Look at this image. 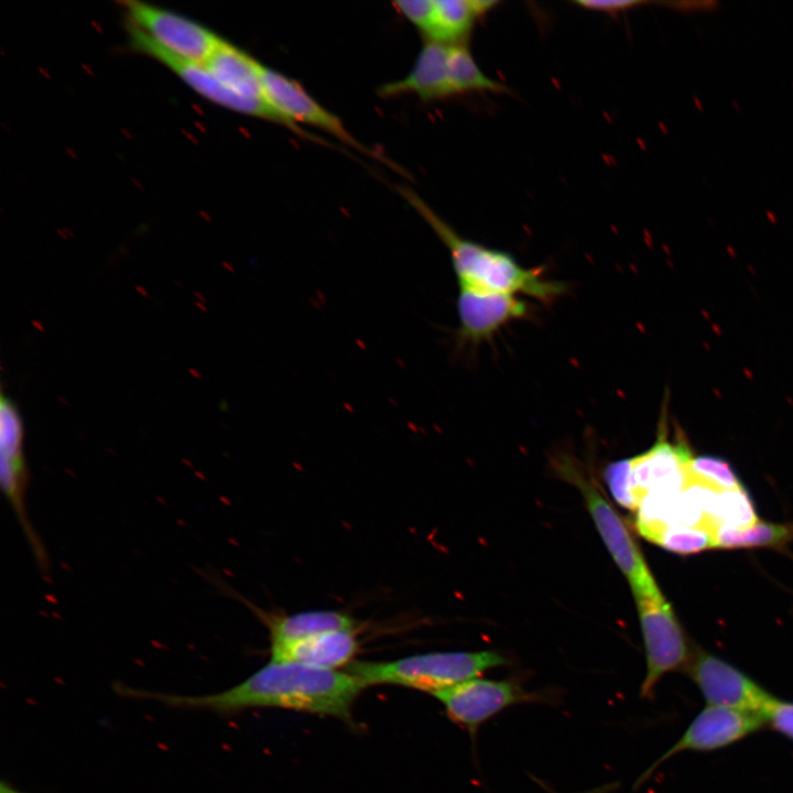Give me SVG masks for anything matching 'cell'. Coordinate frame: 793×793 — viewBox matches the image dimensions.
<instances>
[{
  "label": "cell",
  "instance_id": "cell-1",
  "mask_svg": "<svg viewBox=\"0 0 793 793\" xmlns=\"http://www.w3.org/2000/svg\"><path fill=\"white\" fill-rule=\"evenodd\" d=\"M365 686L352 674L294 662L270 660L239 684L203 695H181L115 684L117 694L169 707L233 714L249 708H283L351 720L352 706Z\"/></svg>",
  "mask_w": 793,
  "mask_h": 793
},
{
  "label": "cell",
  "instance_id": "cell-2",
  "mask_svg": "<svg viewBox=\"0 0 793 793\" xmlns=\"http://www.w3.org/2000/svg\"><path fill=\"white\" fill-rule=\"evenodd\" d=\"M400 193L448 249L458 286L524 295L543 303L565 292L566 285L545 279L541 268H524L510 253L460 236L413 191L402 187Z\"/></svg>",
  "mask_w": 793,
  "mask_h": 793
},
{
  "label": "cell",
  "instance_id": "cell-3",
  "mask_svg": "<svg viewBox=\"0 0 793 793\" xmlns=\"http://www.w3.org/2000/svg\"><path fill=\"white\" fill-rule=\"evenodd\" d=\"M507 663L495 651L430 652L387 662L354 661L348 672L365 687L388 684L434 695Z\"/></svg>",
  "mask_w": 793,
  "mask_h": 793
},
{
  "label": "cell",
  "instance_id": "cell-4",
  "mask_svg": "<svg viewBox=\"0 0 793 793\" xmlns=\"http://www.w3.org/2000/svg\"><path fill=\"white\" fill-rule=\"evenodd\" d=\"M643 636L647 673L640 687L642 698H652L660 680L688 665L692 655L677 618L660 588L633 594Z\"/></svg>",
  "mask_w": 793,
  "mask_h": 793
},
{
  "label": "cell",
  "instance_id": "cell-5",
  "mask_svg": "<svg viewBox=\"0 0 793 793\" xmlns=\"http://www.w3.org/2000/svg\"><path fill=\"white\" fill-rule=\"evenodd\" d=\"M561 475L582 492L593 521L615 563L633 594L659 588L642 553L620 515L600 492L594 480L571 461L558 467Z\"/></svg>",
  "mask_w": 793,
  "mask_h": 793
},
{
  "label": "cell",
  "instance_id": "cell-6",
  "mask_svg": "<svg viewBox=\"0 0 793 793\" xmlns=\"http://www.w3.org/2000/svg\"><path fill=\"white\" fill-rule=\"evenodd\" d=\"M127 30L134 51L164 65L203 98L232 111L281 124L302 138L307 137L306 130L289 119L269 101L247 98L231 91L214 77L205 64L178 57L161 48L131 25L127 24Z\"/></svg>",
  "mask_w": 793,
  "mask_h": 793
},
{
  "label": "cell",
  "instance_id": "cell-7",
  "mask_svg": "<svg viewBox=\"0 0 793 793\" xmlns=\"http://www.w3.org/2000/svg\"><path fill=\"white\" fill-rule=\"evenodd\" d=\"M448 718L475 738L481 725L507 708L524 703H552L554 696L529 692L512 681L471 678L434 694Z\"/></svg>",
  "mask_w": 793,
  "mask_h": 793
},
{
  "label": "cell",
  "instance_id": "cell-8",
  "mask_svg": "<svg viewBox=\"0 0 793 793\" xmlns=\"http://www.w3.org/2000/svg\"><path fill=\"white\" fill-rule=\"evenodd\" d=\"M120 3L128 25L178 57L205 64L222 41L206 26L176 12L135 0Z\"/></svg>",
  "mask_w": 793,
  "mask_h": 793
},
{
  "label": "cell",
  "instance_id": "cell-9",
  "mask_svg": "<svg viewBox=\"0 0 793 793\" xmlns=\"http://www.w3.org/2000/svg\"><path fill=\"white\" fill-rule=\"evenodd\" d=\"M662 414L655 443L647 452L629 458V485L637 509L650 493L678 492L688 484L692 453L684 439H669L665 413Z\"/></svg>",
  "mask_w": 793,
  "mask_h": 793
},
{
  "label": "cell",
  "instance_id": "cell-10",
  "mask_svg": "<svg viewBox=\"0 0 793 793\" xmlns=\"http://www.w3.org/2000/svg\"><path fill=\"white\" fill-rule=\"evenodd\" d=\"M687 666L708 705L752 713L764 718L776 700L742 672L707 652L694 653Z\"/></svg>",
  "mask_w": 793,
  "mask_h": 793
},
{
  "label": "cell",
  "instance_id": "cell-11",
  "mask_svg": "<svg viewBox=\"0 0 793 793\" xmlns=\"http://www.w3.org/2000/svg\"><path fill=\"white\" fill-rule=\"evenodd\" d=\"M456 308L459 347L491 340L502 327L529 313L528 304L519 295L469 286H458Z\"/></svg>",
  "mask_w": 793,
  "mask_h": 793
},
{
  "label": "cell",
  "instance_id": "cell-12",
  "mask_svg": "<svg viewBox=\"0 0 793 793\" xmlns=\"http://www.w3.org/2000/svg\"><path fill=\"white\" fill-rule=\"evenodd\" d=\"M261 79L265 99L298 126L309 124L359 152L383 159L358 141L335 113L315 100L296 80L265 65H262Z\"/></svg>",
  "mask_w": 793,
  "mask_h": 793
},
{
  "label": "cell",
  "instance_id": "cell-13",
  "mask_svg": "<svg viewBox=\"0 0 793 793\" xmlns=\"http://www.w3.org/2000/svg\"><path fill=\"white\" fill-rule=\"evenodd\" d=\"M764 718L742 710L707 706L684 735L637 781L643 783L665 760L685 750H713L728 746L761 728Z\"/></svg>",
  "mask_w": 793,
  "mask_h": 793
},
{
  "label": "cell",
  "instance_id": "cell-14",
  "mask_svg": "<svg viewBox=\"0 0 793 793\" xmlns=\"http://www.w3.org/2000/svg\"><path fill=\"white\" fill-rule=\"evenodd\" d=\"M449 44L425 40L413 67L400 79L379 87L383 97L414 94L424 101L455 96L448 75Z\"/></svg>",
  "mask_w": 793,
  "mask_h": 793
},
{
  "label": "cell",
  "instance_id": "cell-15",
  "mask_svg": "<svg viewBox=\"0 0 793 793\" xmlns=\"http://www.w3.org/2000/svg\"><path fill=\"white\" fill-rule=\"evenodd\" d=\"M358 650L354 630L323 632L295 641L271 644V660L294 662L324 670L351 663Z\"/></svg>",
  "mask_w": 793,
  "mask_h": 793
},
{
  "label": "cell",
  "instance_id": "cell-16",
  "mask_svg": "<svg viewBox=\"0 0 793 793\" xmlns=\"http://www.w3.org/2000/svg\"><path fill=\"white\" fill-rule=\"evenodd\" d=\"M262 65L225 40L205 62L207 69L226 88L247 98L267 100L261 79Z\"/></svg>",
  "mask_w": 793,
  "mask_h": 793
},
{
  "label": "cell",
  "instance_id": "cell-17",
  "mask_svg": "<svg viewBox=\"0 0 793 793\" xmlns=\"http://www.w3.org/2000/svg\"><path fill=\"white\" fill-rule=\"evenodd\" d=\"M498 3L495 0H435L433 28L426 40L466 43L475 22Z\"/></svg>",
  "mask_w": 793,
  "mask_h": 793
},
{
  "label": "cell",
  "instance_id": "cell-18",
  "mask_svg": "<svg viewBox=\"0 0 793 793\" xmlns=\"http://www.w3.org/2000/svg\"><path fill=\"white\" fill-rule=\"evenodd\" d=\"M271 644L300 640L323 632L356 629V620L349 615L334 610H308L268 621Z\"/></svg>",
  "mask_w": 793,
  "mask_h": 793
},
{
  "label": "cell",
  "instance_id": "cell-19",
  "mask_svg": "<svg viewBox=\"0 0 793 793\" xmlns=\"http://www.w3.org/2000/svg\"><path fill=\"white\" fill-rule=\"evenodd\" d=\"M715 541L716 547L720 548L782 547L793 541V522L773 523L758 520L746 528L718 526Z\"/></svg>",
  "mask_w": 793,
  "mask_h": 793
},
{
  "label": "cell",
  "instance_id": "cell-20",
  "mask_svg": "<svg viewBox=\"0 0 793 793\" xmlns=\"http://www.w3.org/2000/svg\"><path fill=\"white\" fill-rule=\"evenodd\" d=\"M448 75L455 96L470 93H509L508 87L482 72L466 43L449 44Z\"/></svg>",
  "mask_w": 793,
  "mask_h": 793
},
{
  "label": "cell",
  "instance_id": "cell-21",
  "mask_svg": "<svg viewBox=\"0 0 793 793\" xmlns=\"http://www.w3.org/2000/svg\"><path fill=\"white\" fill-rule=\"evenodd\" d=\"M716 529L707 524H671L665 526L652 541L663 548L680 554L692 555L716 547Z\"/></svg>",
  "mask_w": 793,
  "mask_h": 793
},
{
  "label": "cell",
  "instance_id": "cell-22",
  "mask_svg": "<svg viewBox=\"0 0 793 793\" xmlns=\"http://www.w3.org/2000/svg\"><path fill=\"white\" fill-rule=\"evenodd\" d=\"M687 486L696 485L715 492L742 488L731 466L714 456L693 457L687 466Z\"/></svg>",
  "mask_w": 793,
  "mask_h": 793
},
{
  "label": "cell",
  "instance_id": "cell-23",
  "mask_svg": "<svg viewBox=\"0 0 793 793\" xmlns=\"http://www.w3.org/2000/svg\"><path fill=\"white\" fill-rule=\"evenodd\" d=\"M707 515L717 526L746 528L758 521L753 506L743 488L717 492Z\"/></svg>",
  "mask_w": 793,
  "mask_h": 793
},
{
  "label": "cell",
  "instance_id": "cell-24",
  "mask_svg": "<svg viewBox=\"0 0 793 793\" xmlns=\"http://www.w3.org/2000/svg\"><path fill=\"white\" fill-rule=\"evenodd\" d=\"M629 458L610 463L604 472L613 499L623 508L636 511L637 504L629 485Z\"/></svg>",
  "mask_w": 793,
  "mask_h": 793
},
{
  "label": "cell",
  "instance_id": "cell-25",
  "mask_svg": "<svg viewBox=\"0 0 793 793\" xmlns=\"http://www.w3.org/2000/svg\"><path fill=\"white\" fill-rule=\"evenodd\" d=\"M397 10L430 37L435 11V0H400L393 2Z\"/></svg>",
  "mask_w": 793,
  "mask_h": 793
},
{
  "label": "cell",
  "instance_id": "cell-26",
  "mask_svg": "<svg viewBox=\"0 0 793 793\" xmlns=\"http://www.w3.org/2000/svg\"><path fill=\"white\" fill-rule=\"evenodd\" d=\"M776 730L793 739V704L775 700L764 716Z\"/></svg>",
  "mask_w": 793,
  "mask_h": 793
},
{
  "label": "cell",
  "instance_id": "cell-27",
  "mask_svg": "<svg viewBox=\"0 0 793 793\" xmlns=\"http://www.w3.org/2000/svg\"><path fill=\"white\" fill-rule=\"evenodd\" d=\"M574 3L585 10L618 14L642 4V1L632 0H578Z\"/></svg>",
  "mask_w": 793,
  "mask_h": 793
},
{
  "label": "cell",
  "instance_id": "cell-28",
  "mask_svg": "<svg viewBox=\"0 0 793 793\" xmlns=\"http://www.w3.org/2000/svg\"><path fill=\"white\" fill-rule=\"evenodd\" d=\"M0 793H26V792H23L17 787H14L10 783L1 782Z\"/></svg>",
  "mask_w": 793,
  "mask_h": 793
},
{
  "label": "cell",
  "instance_id": "cell-29",
  "mask_svg": "<svg viewBox=\"0 0 793 793\" xmlns=\"http://www.w3.org/2000/svg\"><path fill=\"white\" fill-rule=\"evenodd\" d=\"M686 488L688 489V491L691 492V495L693 496V498H694L695 501H696V495H695V492H694L693 487L688 485V486H686ZM698 496H699V500H698V502H697V506L699 507V509H700L703 512H705V504H704L703 502H705V501L707 500L708 495L705 496L704 499L700 498V495H698ZM705 514H706V513H705Z\"/></svg>",
  "mask_w": 793,
  "mask_h": 793
},
{
  "label": "cell",
  "instance_id": "cell-30",
  "mask_svg": "<svg viewBox=\"0 0 793 793\" xmlns=\"http://www.w3.org/2000/svg\"><path fill=\"white\" fill-rule=\"evenodd\" d=\"M693 101H694L696 108H697L699 111L704 110L703 102L700 101V99L698 98L697 95H694V96H693Z\"/></svg>",
  "mask_w": 793,
  "mask_h": 793
},
{
  "label": "cell",
  "instance_id": "cell-31",
  "mask_svg": "<svg viewBox=\"0 0 793 793\" xmlns=\"http://www.w3.org/2000/svg\"><path fill=\"white\" fill-rule=\"evenodd\" d=\"M731 104H732V106H734V108H735V110H736L737 112H740V111H741V107H740V105L738 104L737 100L734 99V100L731 101Z\"/></svg>",
  "mask_w": 793,
  "mask_h": 793
},
{
  "label": "cell",
  "instance_id": "cell-32",
  "mask_svg": "<svg viewBox=\"0 0 793 793\" xmlns=\"http://www.w3.org/2000/svg\"><path fill=\"white\" fill-rule=\"evenodd\" d=\"M793 85V84H792Z\"/></svg>",
  "mask_w": 793,
  "mask_h": 793
}]
</instances>
